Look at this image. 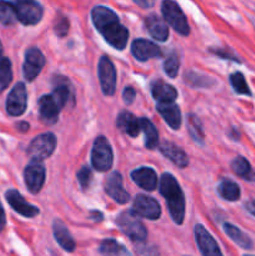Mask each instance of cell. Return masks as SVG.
Returning <instances> with one entry per match:
<instances>
[{
	"label": "cell",
	"instance_id": "6da1fadb",
	"mask_svg": "<svg viewBox=\"0 0 255 256\" xmlns=\"http://www.w3.org/2000/svg\"><path fill=\"white\" fill-rule=\"evenodd\" d=\"M160 194L166 200L175 224L182 225L185 219V196L179 182L172 174H164L160 179Z\"/></svg>",
	"mask_w": 255,
	"mask_h": 256
},
{
	"label": "cell",
	"instance_id": "7a4b0ae2",
	"mask_svg": "<svg viewBox=\"0 0 255 256\" xmlns=\"http://www.w3.org/2000/svg\"><path fill=\"white\" fill-rule=\"evenodd\" d=\"M92 164L98 172H109L114 164V152L105 136L96 138L92 150Z\"/></svg>",
	"mask_w": 255,
	"mask_h": 256
},
{
	"label": "cell",
	"instance_id": "3957f363",
	"mask_svg": "<svg viewBox=\"0 0 255 256\" xmlns=\"http://www.w3.org/2000/svg\"><path fill=\"white\" fill-rule=\"evenodd\" d=\"M116 225L128 238L135 242H142L148 238V230L132 212H124L116 218Z\"/></svg>",
	"mask_w": 255,
	"mask_h": 256
},
{
	"label": "cell",
	"instance_id": "277c9868",
	"mask_svg": "<svg viewBox=\"0 0 255 256\" xmlns=\"http://www.w3.org/2000/svg\"><path fill=\"white\" fill-rule=\"evenodd\" d=\"M162 12L164 20L178 32V34L182 35V36H188L190 34V26L188 24V20L185 18L184 12L180 9L179 5L174 2H162Z\"/></svg>",
	"mask_w": 255,
	"mask_h": 256
},
{
	"label": "cell",
	"instance_id": "5b68a950",
	"mask_svg": "<svg viewBox=\"0 0 255 256\" xmlns=\"http://www.w3.org/2000/svg\"><path fill=\"white\" fill-rule=\"evenodd\" d=\"M56 148V138L52 132L39 135L30 142L28 148V155L32 158V162H39L52 156Z\"/></svg>",
	"mask_w": 255,
	"mask_h": 256
},
{
	"label": "cell",
	"instance_id": "8992f818",
	"mask_svg": "<svg viewBox=\"0 0 255 256\" xmlns=\"http://www.w3.org/2000/svg\"><path fill=\"white\" fill-rule=\"evenodd\" d=\"M98 74H99L100 85L104 95L112 96L116 90V70L114 64L108 56H102L98 65Z\"/></svg>",
	"mask_w": 255,
	"mask_h": 256
},
{
	"label": "cell",
	"instance_id": "52a82bcc",
	"mask_svg": "<svg viewBox=\"0 0 255 256\" xmlns=\"http://www.w3.org/2000/svg\"><path fill=\"white\" fill-rule=\"evenodd\" d=\"M15 9L18 14V22L29 26L39 24L44 15V9L36 2H29V0L18 2H15Z\"/></svg>",
	"mask_w": 255,
	"mask_h": 256
},
{
	"label": "cell",
	"instance_id": "ba28073f",
	"mask_svg": "<svg viewBox=\"0 0 255 256\" xmlns=\"http://www.w3.org/2000/svg\"><path fill=\"white\" fill-rule=\"evenodd\" d=\"M28 106V94L24 82H18L6 99V112L10 116H22Z\"/></svg>",
	"mask_w": 255,
	"mask_h": 256
},
{
	"label": "cell",
	"instance_id": "9c48e42d",
	"mask_svg": "<svg viewBox=\"0 0 255 256\" xmlns=\"http://www.w3.org/2000/svg\"><path fill=\"white\" fill-rule=\"evenodd\" d=\"M45 66V56L36 48H30L25 52V62L22 66V74L26 82H34L42 68Z\"/></svg>",
	"mask_w": 255,
	"mask_h": 256
},
{
	"label": "cell",
	"instance_id": "30bf717a",
	"mask_svg": "<svg viewBox=\"0 0 255 256\" xmlns=\"http://www.w3.org/2000/svg\"><path fill=\"white\" fill-rule=\"evenodd\" d=\"M132 212L135 215L149 220H158L162 216V208L159 202L146 195H138L132 202Z\"/></svg>",
	"mask_w": 255,
	"mask_h": 256
},
{
	"label": "cell",
	"instance_id": "8fae6325",
	"mask_svg": "<svg viewBox=\"0 0 255 256\" xmlns=\"http://www.w3.org/2000/svg\"><path fill=\"white\" fill-rule=\"evenodd\" d=\"M26 188L32 194H39L45 182V166L39 162H32L24 170Z\"/></svg>",
	"mask_w": 255,
	"mask_h": 256
},
{
	"label": "cell",
	"instance_id": "7c38bea8",
	"mask_svg": "<svg viewBox=\"0 0 255 256\" xmlns=\"http://www.w3.org/2000/svg\"><path fill=\"white\" fill-rule=\"evenodd\" d=\"M100 34L104 36L108 44H110L116 50H124L126 48L128 39H129V30L124 25L120 24V22L108 25L105 29L100 32Z\"/></svg>",
	"mask_w": 255,
	"mask_h": 256
},
{
	"label": "cell",
	"instance_id": "4fadbf2b",
	"mask_svg": "<svg viewBox=\"0 0 255 256\" xmlns=\"http://www.w3.org/2000/svg\"><path fill=\"white\" fill-rule=\"evenodd\" d=\"M195 240H196L198 248L202 256H222L219 245L215 242L209 232L202 225L198 224L195 226Z\"/></svg>",
	"mask_w": 255,
	"mask_h": 256
},
{
	"label": "cell",
	"instance_id": "5bb4252c",
	"mask_svg": "<svg viewBox=\"0 0 255 256\" xmlns=\"http://www.w3.org/2000/svg\"><path fill=\"white\" fill-rule=\"evenodd\" d=\"M39 116L45 125H54L58 122L60 115V105L55 102L52 95H44L39 100Z\"/></svg>",
	"mask_w": 255,
	"mask_h": 256
},
{
	"label": "cell",
	"instance_id": "9a60e30c",
	"mask_svg": "<svg viewBox=\"0 0 255 256\" xmlns=\"http://www.w3.org/2000/svg\"><path fill=\"white\" fill-rule=\"evenodd\" d=\"M5 198H6L10 206H12L18 214L22 215V216L30 218V219H32V218H35L39 215V208L34 206V205L25 202V199L22 196V194H20L19 192H16V190H9V192L5 194Z\"/></svg>",
	"mask_w": 255,
	"mask_h": 256
},
{
	"label": "cell",
	"instance_id": "2e32d148",
	"mask_svg": "<svg viewBox=\"0 0 255 256\" xmlns=\"http://www.w3.org/2000/svg\"><path fill=\"white\" fill-rule=\"evenodd\" d=\"M132 54L139 62H148L149 59L160 58L162 49L152 42L145 39H138L132 44Z\"/></svg>",
	"mask_w": 255,
	"mask_h": 256
},
{
	"label": "cell",
	"instance_id": "e0dca14e",
	"mask_svg": "<svg viewBox=\"0 0 255 256\" xmlns=\"http://www.w3.org/2000/svg\"><path fill=\"white\" fill-rule=\"evenodd\" d=\"M105 192L120 205L126 204L130 200V195L125 192L124 186H122V178L119 172H112L108 178L106 184H105Z\"/></svg>",
	"mask_w": 255,
	"mask_h": 256
},
{
	"label": "cell",
	"instance_id": "ac0fdd59",
	"mask_svg": "<svg viewBox=\"0 0 255 256\" xmlns=\"http://www.w3.org/2000/svg\"><path fill=\"white\" fill-rule=\"evenodd\" d=\"M52 96L54 98L55 102L60 105V108H65L69 105L70 102L74 100V92L70 84L69 79L59 76L54 80V90H52Z\"/></svg>",
	"mask_w": 255,
	"mask_h": 256
},
{
	"label": "cell",
	"instance_id": "d6986e66",
	"mask_svg": "<svg viewBox=\"0 0 255 256\" xmlns=\"http://www.w3.org/2000/svg\"><path fill=\"white\" fill-rule=\"evenodd\" d=\"M135 184L146 192H154L158 186V175L152 168H140L132 172Z\"/></svg>",
	"mask_w": 255,
	"mask_h": 256
},
{
	"label": "cell",
	"instance_id": "ffe728a7",
	"mask_svg": "<svg viewBox=\"0 0 255 256\" xmlns=\"http://www.w3.org/2000/svg\"><path fill=\"white\" fill-rule=\"evenodd\" d=\"M152 94L159 104H172L178 98V92L170 84L156 80L152 84Z\"/></svg>",
	"mask_w": 255,
	"mask_h": 256
},
{
	"label": "cell",
	"instance_id": "44dd1931",
	"mask_svg": "<svg viewBox=\"0 0 255 256\" xmlns=\"http://www.w3.org/2000/svg\"><path fill=\"white\" fill-rule=\"evenodd\" d=\"M159 150L164 156H166L168 159L172 160L176 166L179 168H186L189 165V158L185 154V152L182 149H180L179 146H176L175 144L169 142H164L162 144H159Z\"/></svg>",
	"mask_w": 255,
	"mask_h": 256
},
{
	"label": "cell",
	"instance_id": "7402d4cb",
	"mask_svg": "<svg viewBox=\"0 0 255 256\" xmlns=\"http://www.w3.org/2000/svg\"><path fill=\"white\" fill-rule=\"evenodd\" d=\"M52 232H54V238L58 242V244H59L65 252H74L76 244H75L69 229H68L66 225H65L62 220H55L54 224H52Z\"/></svg>",
	"mask_w": 255,
	"mask_h": 256
},
{
	"label": "cell",
	"instance_id": "603a6c76",
	"mask_svg": "<svg viewBox=\"0 0 255 256\" xmlns=\"http://www.w3.org/2000/svg\"><path fill=\"white\" fill-rule=\"evenodd\" d=\"M92 24L96 28L98 32H102V29L108 26V25L112 24V22H119L118 15L112 12V9L106 6H96L92 9Z\"/></svg>",
	"mask_w": 255,
	"mask_h": 256
},
{
	"label": "cell",
	"instance_id": "cb8c5ba5",
	"mask_svg": "<svg viewBox=\"0 0 255 256\" xmlns=\"http://www.w3.org/2000/svg\"><path fill=\"white\" fill-rule=\"evenodd\" d=\"M156 109L159 114L164 118L165 122L172 129H180V126H182V112H180L178 105H175L174 102H172V104H158Z\"/></svg>",
	"mask_w": 255,
	"mask_h": 256
},
{
	"label": "cell",
	"instance_id": "d4e9b609",
	"mask_svg": "<svg viewBox=\"0 0 255 256\" xmlns=\"http://www.w3.org/2000/svg\"><path fill=\"white\" fill-rule=\"evenodd\" d=\"M145 26H146L149 34L158 42H166L169 38V29H168L166 24L158 15L148 16L145 19Z\"/></svg>",
	"mask_w": 255,
	"mask_h": 256
},
{
	"label": "cell",
	"instance_id": "484cf974",
	"mask_svg": "<svg viewBox=\"0 0 255 256\" xmlns=\"http://www.w3.org/2000/svg\"><path fill=\"white\" fill-rule=\"evenodd\" d=\"M116 125L119 129H122L125 134H128L132 138H136L142 132L140 128V120H138L132 112H122V114L118 116Z\"/></svg>",
	"mask_w": 255,
	"mask_h": 256
},
{
	"label": "cell",
	"instance_id": "4316f807",
	"mask_svg": "<svg viewBox=\"0 0 255 256\" xmlns=\"http://www.w3.org/2000/svg\"><path fill=\"white\" fill-rule=\"evenodd\" d=\"M224 232L232 242L236 245H239L240 248L245 250H250L252 248V242L246 234H245L242 230H240L239 228H236L235 225L229 224V222H225L224 224Z\"/></svg>",
	"mask_w": 255,
	"mask_h": 256
},
{
	"label": "cell",
	"instance_id": "83f0119b",
	"mask_svg": "<svg viewBox=\"0 0 255 256\" xmlns=\"http://www.w3.org/2000/svg\"><path fill=\"white\" fill-rule=\"evenodd\" d=\"M218 194L220 195V198H222L226 202H238L242 196V192H240V188L236 182H232L229 179L222 180V182L218 186Z\"/></svg>",
	"mask_w": 255,
	"mask_h": 256
},
{
	"label": "cell",
	"instance_id": "f1b7e54d",
	"mask_svg": "<svg viewBox=\"0 0 255 256\" xmlns=\"http://www.w3.org/2000/svg\"><path fill=\"white\" fill-rule=\"evenodd\" d=\"M140 128L145 135V146L149 150H154L159 145V132L149 119H140Z\"/></svg>",
	"mask_w": 255,
	"mask_h": 256
},
{
	"label": "cell",
	"instance_id": "f546056e",
	"mask_svg": "<svg viewBox=\"0 0 255 256\" xmlns=\"http://www.w3.org/2000/svg\"><path fill=\"white\" fill-rule=\"evenodd\" d=\"M232 169L234 170L235 174L240 176L242 179L246 180V182H255V172L252 168L250 162H248L245 158L238 156L232 160Z\"/></svg>",
	"mask_w": 255,
	"mask_h": 256
},
{
	"label": "cell",
	"instance_id": "4dcf8cb0",
	"mask_svg": "<svg viewBox=\"0 0 255 256\" xmlns=\"http://www.w3.org/2000/svg\"><path fill=\"white\" fill-rule=\"evenodd\" d=\"M100 254L102 256H132L124 245L119 244L114 239H106L100 244Z\"/></svg>",
	"mask_w": 255,
	"mask_h": 256
},
{
	"label": "cell",
	"instance_id": "1f68e13d",
	"mask_svg": "<svg viewBox=\"0 0 255 256\" xmlns=\"http://www.w3.org/2000/svg\"><path fill=\"white\" fill-rule=\"evenodd\" d=\"M18 22L15 4L8 2H0V24L4 26H12Z\"/></svg>",
	"mask_w": 255,
	"mask_h": 256
},
{
	"label": "cell",
	"instance_id": "d6a6232c",
	"mask_svg": "<svg viewBox=\"0 0 255 256\" xmlns=\"http://www.w3.org/2000/svg\"><path fill=\"white\" fill-rule=\"evenodd\" d=\"M188 129H189L190 136L194 139L195 142L200 145H204V132H202V125L200 122L199 118L194 114H190L188 116Z\"/></svg>",
	"mask_w": 255,
	"mask_h": 256
},
{
	"label": "cell",
	"instance_id": "836d02e7",
	"mask_svg": "<svg viewBox=\"0 0 255 256\" xmlns=\"http://www.w3.org/2000/svg\"><path fill=\"white\" fill-rule=\"evenodd\" d=\"M12 80V62L8 58L0 59V92L8 89Z\"/></svg>",
	"mask_w": 255,
	"mask_h": 256
},
{
	"label": "cell",
	"instance_id": "e575fe53",
	"mask_svg": "<svg viewBox=\"0 0 255 256\" xmlns=\"http://www.w3.org/2000/svg\"><path fill=\"white\" fill-rule=\"evenodd\" d=\"M230 84H232V89H234V92L236 94L248 95V96L252 95L249 85H248L245 76L242 72H234V74L230 75Z\"/></svg>",
	"mask_w": 255,
	"mask_h": 256
},
{
	"label": "cell",
	"instance_id": "d590c367",
	"mask_svg": "<svg viewBox=\"0 0 255 256\" xmlns=\"http://www.w3.org/2000/svg\"><path fill=\"white\" fill-rule=\"evenodd\" d=\"M180 69V60L179 58L175 54H172L170 56H168V59L164 62V70L166 72L168 76L170 78H176L179 74Z\"/></svg>",
	"mask_w": 255,
	"mask_h": 256
},
{
	"label": "cell",
	"instance_id": "8d00e7d4",
	"mask_svg": "<svg viewBox=\"0 0 255 256\" xmlns=\"http://www.w3.org/2000/svg\"><path fill=\"white\" fill-rule=\"evenodd\" d=\"M209 80H212V79H209V78L206 76H202V75L195 74V72L185 74V82H189V84L192 85V86H198V88L210 86L212 84H210Z\"/></svg>",
	"mask_w": 255,
	"mask_h": 256
},
{
	"label": "cell",
	"instance_id": "74e56055",
	"mask_svg": "<svg viewBox=\"0 0 255 256\" xmlns=\"http://www.w3.org/2000/svg\"><path fill=\"white\" fill-rule=\"evenodd\" d=\"M78 180H79L80 186L84 190L89 189L90 185H92V172L90 170V168L84 166L82 168L79 172H78Z\"/></svg>",
	"mask_w": 255,
	"mask_h": 256
},
{
	"label": "cell",
	"instance_id": "f35d334b",
	"mask_svg": "<svg viewBox=\"0 0 255 256\" xmlns=\"http://www.w3.org/2000/svg\"><path fill=\"white\" fill-rule=\"evenodd\" d=\"M69 28H70L69 19L62 16V15H59V18H58L54 25V29H55V32H56V35H59L60 38L65 36V35L69 32Z\"/></svg>",
	"mask_w": 255,
	"mask_h": 256
},
{
	"label": "cell",
	"instance_id": "ab89813d",
	"mask_svg": "<svg viewBox=\"0 0 255 256\" xmlns=\"http://www.w3.org/2000/svg\"><path fill=\"white\" fill-rule=\"evenodd\" d=\"M135 98H136V92H135V90L132 89V86L125 88L124 92H122V99H124L125 104L132 105V102H134Z\"/></svg>",
	"mask_w": 255,
	"mask_h": 256
},
{
	"label": "cell",
	"instance_id": "60d3db41",
	"mask_svg": "<svg viewBox=\"0 0 255 256\" xmlns=\"http://www.w3.org/2000/svg\"><path fill=\"white\" fill-rule=\"evenodd\" d=\"M212 52H214L215 54H216V55H219V56H222V58H225V59L234 60V62H239V60H238L234 56V55H230L229 52H226V50H224V52H222V49H219V50H212Z\"/></svg>",
	"mask_w": 255,
	"mask_h": 256
},
{
	"label": "cell",
	"instance_id": "b9f144b4",
	"mask_svg": "<svg viewBox=\"0 0 255 256\" xmlns=\"http://www.w3.org/2000/svg\"><path fill=\"white\" fill-rule=\"evenodd\" d=\"M5 225H6V216H5L4 208H2V202H0V232L4 230Z\"/></svg>",
	"mask_w": 255,
	"mask_h": 256
},
{
	"label": "cell",
	"instance_id": "7bdbcfd3",
	"mask_svg": "<svg viewBox=\"0 0 255 256\" xmlns=\"http://www.w3.org/2000/svg\"><path fill=\"white\" fill-rule=\"evenodd\" d=\"M245 206H246L248 212H249L250 214L254 215V216H255V200H252V202H248V204L245 205Z\"/></svg>",
	"mask_w": 255,
	"mask_h": 256
},
{
	"label": "cell",
	"instance_id": "ee69618b",
	"mask_svg": "<svg viewBox=\"0 0 255 256\" xmlns=\"http://www.w3.org/2000/svg\"><path fill=\"white\" fill-rule=\"evenodd\" d=\"M135 2H136L138 5H140V6H142V8H152V6H154V4H155L154 2H142V0H136Z\"/></svg>",
	"mask_w": 255,
	"mask_h": 256
},
{
	"label": "cell",
	"instance_id": "f6af8a7d",
	"mask_svg": "<svg viewBox=\"0 0 255 256\" xmlns=\"http://www.w3.org/2000/svg\"><path fill=\"white\" fill-rule=\"evenodd\" d=\"M16 128L20 130V132H28L30 126L28 122H20V124L16 125Z\"/></svg>",
	"mask_w": 255,
	"mask_h": 256
},
{
	"label": "cell",
	"instance_id": "bcb514c9",
	"mask_svg": "<svg viewBox=\"0 0 255 256\" xmlns=\"http://www.w3.org/2000/svg\"><path fill=\"white\" fill-rule=\"evenodd\" d=\"M2 42H0V59H2Z\"/></svg>",
	"mask_w": 255,
	"mask_h": 256
},
{
	"label": "cell",
	"instance_id": "7dc6e473",
	"mask_svg": "<svg viewBox=\"0 0 255 256\" xmlns=\"http://www.w3.org/2000/svg\"><path fill=\"white\" fill-rule=\"evenodd\" d=\"M244 256H252V255H244Z\"/></svg>",
	"mask_w": 255,
	"mask_h": 256
}]
</instances>
